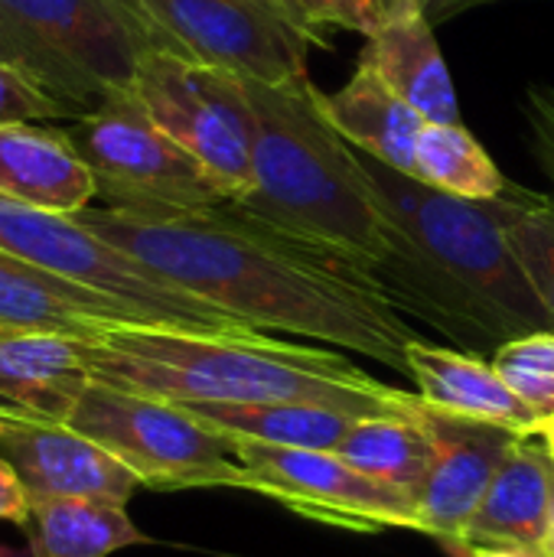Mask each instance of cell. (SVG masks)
<instances>
[{"label": "cell", "mask_w": 554, "mask_h": 557, "mask_svg": "<svg viewBox=\"0 0 554 557\" xmlns=\"http://www.w3.org/2000/svg\"><path fill=\"white\" fill-rule=\"evenodd\" d=\"M545 557H554V512H552V529H549V542H545Z\"/></svg>", "instance_id": "836d02e7"}, {"label": "cell", "mask_w": 554, "mask_h": 557, "mask_svg": "<svg viewBox=\"0 0 554 557\" xmlns=\"http://www.w3.org/2000/svg\"><path fill=\"white\" fill-rule=\"evenodd\" d=\"M460 557H545L535 552H522V548H493V545H470L464 548Z\"/></svg>", "instance_id": "1f68e13d"}, {"label": "cell", "mask_w": 554, "mask_h": 557, "mask_svg": "<svg viewBox=\"0 0 554 557\" xmlns=\"http://www.w3.org/2000/svg\"><path fill=\"white\" fill-rule=\"evenodd\" d=\"M59 127L91 170L104 206L212 209L229 202L199 160L186 153L134 95H114Z\"/></svg>", "instance_id": "ba28073f"}, {"label": "cell", "mask_w": 554, "mask_h": 557, "mask_svg": "<svg viewBox=\"0 0 554 557\" xmlns=\"http://www.w3.org/2000/svg\"><path fill=\"white\" fill-rule=\"evenodd\" d=\"M0 59H7V62H16L20 65V59H16V52H13V46L7 42V36L0 33ZM26 69V65H23Z\"/></svg>", "instance_id": "d6a6232c"}, {"label": "cell", "mask_w": 554, "mask_h": 557, "mask_svg": "<svg viewBox=\"0 0 554 557\" xmlns=\"http://www.w3.org/2000/svg\"><path fill=\"white\" fill-rule=\"evenodd\" d=\"M549 431H554V428H549ZM549 431H545V434H549Z\"/></svg>", "instance_id": "d590c367"}, {"label": "cell", "mask_w": 554, "mask_h": 557, "mask_svg": "<svg viewBox=\"0 0 554 557\" xmlns=\"http://www.w3.org/2000/svg\"><path fill=\"white\" fill-rule=\"evenodd\" d=\"M124 463L140 486L176 490H245L248 467L235 457L232 441L180 405L88 382L65 421Z\"/></svg>", "instance_id": "52a82bcc"}, {"label": "cell", "mask_w": 554, "mask_h": 557, "mask_svg": "<svg viewBox=\"0 0 554 557\" xmlns=\"http://www.w3.org/2000/svg\"><path fill=\"white\" fill-rule=\"evenodd\" d=\"M506 385L532 408L542 434L554 428V330L506 339L490 352Z\"/></svg>", "instance_id": "484cf974"}, {"label": "cell", "mask_w": 554, "mask_h": 557, "mask_svg": "<svg viewBox=\"0 0 554 557\" xmlns=\"http://www.w3.org/2000/svg\"><path fill=\"white\" fill-rule=\"evenodd\" d=\"M415 418L431 441V470L418 496L421 529L424 535L457 552L464 542V529L480 509L496 470L526 434L487 421L444 414L428 408L424 401H418Z\"/></svg>", "instance_id": "7c38bea8"}, {"label": "cell", "mask_w": 554, "mask_h": 557, "mask_svg": "<svg viewBox=\"0 0 554 557\" xmlns=\"http://www.w3.org/2000/svg\"><path fill=\"white\" fill-rule=\"evenodd\" d=\"M23 532L33 557H108L150 542L124 506L98 499H33Z\"/></svg>", "instance_id": "44dd1931"}, {"label": "cell", "mask_w": 554, "mask_h": 557, "mask_svg": "<svg viewBox=\"0 0 554 557\" xmlns=\"http://www.w3.org/2000/svg\"><path fill=\"white\" fill-rule=\"evenodd\" d=\"M245 85L255 111L251 189L235 206L366 274L398 307L411 245L385 212L362 153L323 117L317 85Z\"/></svg>", "instance_id": "7a4b0ae2"}, {"label": "cell", "mask_w": 554, "mask_h": 557, "mask_svg": "<svg viewBox=\"0 0 554 557\" xmlns=\"http://www.w3.org/2000/svg\"><path fill=\"white\" fill-rule=\"evenodd\" d=\"M415 180L441 193L490 202L500 199L513 183L496 166L490 150L460 124L428 121L415 147Z\"/></svg>", "instance_id": "cb8c5ba5"}, {"label": "cell", "mask_w": 554, "mask_h": 557, "mask_svg": "<svg viewBox=\"0 0 554 557\" xmlns=\"http://www.w3.org/2000/svg\"><path fill=\"white\" fill-rule=\"evenodd\" d=\"M405 372L418 382L421 401L434 411L500 424L526 437L542 434L532 408L506 385L496 366L477 352L434 346L415 336L405 349Z\"/></svg>", "instance_id": "2e32d148"}, {"label": "cell", "mask_w": 554, "mask_h": 557, "mask_svg": "<svg viewBox=\"0 0 554 557\" xmlns=\"http://www.w3.org/2000/svg\"><path fill=\"white\" fill-rule=\"evenodd\" d=\"M480 3H490V0H421V7L428 10L431 23L451 20V16H457V13H464L470 7H480Z\"/></svg>", "instance_id": "4dcf8cb0"}, {"label": "cell", "mask_w": 554, "mask_h": 557, "mask_svg": "<svg viewBox=\"0 0 554 557\" xmlns=\"http://www.w3.org/2000/svg\"><path fill=\"white\" fill-rule=\"evenodd\" d=\"M160 49L264 85L307 82V55L327 49L287 0H137Z\"/></svg>", "instance_id": "9c48e42d"}, {"label": "cell", "mask_w": 554, "mask_h": 557, "mask_svg": "<svg viewBox=\"0 0 554 557\" xmlns=\"http://www.w3.org/2000/svg\"><path fill=\"white\" fill-rule=\"evenodd\" d=\"M362 160L385 212L411 242L418 258L464 290L506 339L552 330V320L513 255L490 202L441 193L366 153Z\"/></svg>", "instance_id": "277c9868"}, {"label": "cell", "mask_w": 554, "mask_h": 557, "mask_svg": "<svg viewBox=\"0 0 554 557\" xmlns=\"http://www.w3.org/2000/svg\"><path fill=\"white\" fill-rule=\"evenodd\" d=\"M359 62L376 69V75L428 121L460 124L457 88L421 0H389L382 23L366 36Z\"/></svg>", "instance_id": "5bb4252c"}, {"label": "cell", "mask_w": 554, "mask_h": 557, "mask_svg": "<svg viewBox=\"0 0 554 557\" xmlns=\"http://www.w3.org/2000/svg\"><path fill=\"white\" fill-rule=\"evenodd\" d=\"M88 382L78 339L0 326V414L65 424Z\"/></svg>", "instance_id": "e0dca14e"}, {"label": "cell", "mask_w": 554, "mask_h": 557, "mask_svg": "<svg viewBox=\"0 0 554 557\" xmlns=\"http://www.w3.org/2000/svg\"><path fill=\"white\" fill-rule=\"evenodd\" d=\"M131 95L199 160L229 202L251 189L255 111L242 75L157 49L144 55Z\"/></svg>", "instance_id": "30bf717a"}, {"label": "cell", "mask_w": 554, "mask_h": 557, "mask_svg": "<svg viewBox=\"0 0 554 557\" xmlns=\"http://www.w3.org/2000/svg\"><path fill=\"white\" fill-rule=\"evenodd\" d=\"M421 401V398H418ZM418 408V405H415ZM415 408L405 414H376L359 418L343 437L336 454L359 473L398 486L408 496H421L431 470V441L415 418Z\"/></svg>", "instance_id": "603a6c76"}, {"label": "cell", "mask_w": 554, "mask_h": 557, "mask_svg": "<svg viewBox=\"0 0 554 557\" xmlns=\"http://www.w3.org/2000/svg\"><path fill=\"white\" fill-rule=\"evenodd\" d=\"M0 326L88 343L108 326H137L104 294L72 284L0 248Z\"/></svg>", "instance_id": "ac0fdd59"}, {"label": "cell", "mask_w": 554, "mask_h": 557, "mask_svg": "<svg viewBox=\"0 0 554 557\" xmlns=\"http://www.w3.org/2000/svg\"><path fill=\"white\" fill-rule=\"evenodd\" d=\"M490 209L554 330V196L509 186L500 199H490Z\"/></svg>", "instance_id": "d4e9b609"}, {"label": "cell", "mask_w": 554, "mask_h": 557, "mask_svg": "<svg viewBox=\"0 0 554 557\" xmlns=\"http://www.w3.org/2000/svg\"><path fill=\"white\" fill-rule=\"evenodd\" d=\"M554 512V457L542 434L519 437L503 467L496 470L480 509L464 529V542L454 555L470 545L522 548L545 555Z\"/></svg>", "instance_id": "9a60e30c"}, {"label": "cell", "mask_w": 554, "mask_h": 557, "mask_svg": "<svg viewBox=\"0 0 554 557\" xmlns=\"http://www.w3.org/2000/svg\"><path fill=\"white\" fill-rule=\"evenodd\" d=\"M526 124H529V147L542 173L552 180L554 189V88L552 85H529L526 101Z\"/></svg>", "instance_id": "f1b7e54d"}, {"label": "cell", "mask_w": 554, "mask_h": 557, "mask_svg": "<svg viewBox=\"0 0 554 557\" xmlns=\"http://www.w3.org/2000/svg\"><path fill=\"white\" fill-rule=\"evenodd\" d=\"M229 441L235 457L248 467V493L268 496L304 519L353 532L405 529L424 535L415 496L353 470L336 450L271 447L242 437Z\"/></svg>", "instance_id": "8fae6325"}, {"label": "cell", "mask_w": 554, "mask_h": 557, "mask_svg": "<svg viewBox=\"0 0 554 557\" xmlns=\"http://www.w3.org/2000/svg\"><path fill=\"white\" fill-rule=\"evenodd\" d=\"M0 248L52 271L72 284L121 304L137 326L206 333V336H258L261 330L235 320L209 300L170 284L144 268L75 215L33 209L0 196Z\"/></svg>", "instance_id": "8992f818"}, {"label": "cell", "mask_w": 554, "mask_h": 557, "mask_svg": "<svg viewBox=\"0 0 554 557\" xmlns=\"http://www.w3.org/2000/svg\"><path fill=\"white\" fill-rule=\"evenodd\" d=\"M72 117L29 69L0 59V124H62Z\"/></svg>", "instance_id": "4316f807"}, {"label": "cell", "mask_w": 554, "mask_h": 557, "mask_svg": "<svg viewBox=\"0 0 554 557\" xmlns=\"http://www.w3.org/2000/svg\"><path fill=\"white\" fill-rule=\"evenodd\" d=\"M0 196L78 215L98 199V183L59 124H0Z\"/></svg>", "instance_id": "d6986e66"}, {"label": "cell", "mask_w": 554, "mask_h": 557, "mask_svg": "<svg viewBox=\"0 0 554 557\" xmlns=\"http://www.w3.org/2000/svg\"><path fill=\"white\" fill-rule=\"evenodd\" d=\"M26 519H29V493L23 490V483L16 480L10 463L0 457V522L23 529Z\"/></svg>", "instance_id": "f546056e"}, {"label": "cell", "mask_w": 554, "mask_h": 557, "mask_svg": "<svg viewBox=\"0 0 554 557\" xmlns=\"http://www.w3.org/2000/svg\"><path fill=\"white\" fill-rule=\"evenodd\" d=\"M186 411L219 434L304 450H336L359 421L317 405H199Z\"/></svg>", "instance_id": "7402d4cb"}, {"label": "cell", "mask_w": 554, "mask_h": 557, "mask_svg": "<svg viewBox=\"0 0 554 557\" xmlns=\"http://www.w3.org/2000/svg\"><path fill=\"white\" fill-rule=\"evenodd\" d=\"M317 104L349 147L415 180V147L428 117L398 98L376 69L359 62L340 91L317 88Z\"/></svg>", "instance_id": "ffe728a7"}, {"label": "cell", "mask_w": 554, "mask_h": 557, "mask_svg": "<svg viewBox=\"0 0 554 557\" xmlns=\"http://www.w3.org/2000/svg\"><path fill=\"white\" fill-rule=\"evenodd\" d=\"M0 33L75 117L131 95L144 55L160 49L137 0H0Z\"/></svg>", "instance_id": "5b68a950"}, {"label": "cell", "mask_w": 554, "mask_h": 557, "mask_svg": "<svg viewBox=\"0 0 554 557\" xmlns=\"http://www.w3.org/2000/svg\"><path fill=\"white\" fill-rule=\"evenodd\" d=\"M95 235L261 333L353 349L405 372L411 326L392 297L235 202L212 209H121L91 202L75 215Z\"/></svg>", "instance_id": "6da1fadb"}, {"label": "cell", "mask_w": 554, "mask_h": 557, "mask_svg": "<svg viewBox=\"0 0 554 557\" xmlns=\"http://www.w3.org/2000/svg\"><path fill=\"white\" fill-rule=\"evenodd\" d=\"M0 457L33 499H98L127 506L137 476L91 437L59 421L0 414Z\"/></svg>", "instance_id": "4fadbf2b"}, {"label": "cell", "mask_w": 554, "mask_h": 557, "mask_svg": "<svg viewBox=\"0 0 554 557\" xmlns=\"http://www.w3.org/2000/svg\"><path fill=\"white\" fill-rule=\"evenodd\" d=\"M287 3L320 36L323 29H349L369 36L389 10V0H287Z\"/></svg>", "instance_id": "83f0119b"}, {"label": "cell", "mask_w": 554, "mask_h": 557, "mask_svg": "<svg viewBox=\"0 0 554 557\" xmlns=\"http://www.w3.org/2000/svg\"><path fill=\"white\" fill-rule=\"evenodd\" d=\"M545 437V444H549V450H552V457H554V431H549V434H542Z\"/></svg>", "instance_id": "e575fe53"}, {"label": "cell", "mask_w": 554, "mask_h": 557, "mask_svg": "<svg viewBox=\"0 0 554 557\" xmlns=\"http://www.w3.org/2000/svg\"><path fill=\"white\" fill-rule=\"evenodd\" d=\"M95 382L180 408L317 405L353 418L405 414L421 395L385 385L336 349L258 336L108 326L82 343Z\"/></svg>", "instance_id": "3957f363"}]
</instances>
